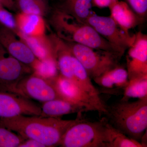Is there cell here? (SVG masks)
Instances as JSON below:
<instances>
[{
    "mask_svg": "<svg viewBox=\"0 0 147 147\" xmlns=\"http://www.w3.org/2000/svg\"><path fill=\"white\" fill-rule=\"evenodd\" d=\"M84 119L63 120L59 118L18 115L0 119V124L25 139L36 140L46 147L59 146L69 127Z\"/></svg>",
    "mask_w": 147,
    "mask_h": 147,
    "instance_id": "1",
    "label": "cell"
},
{
    "mask_svg": "<svg viewBox=\"0 0 147 147\" xmlns=\"http://www.w3.org/2000/svg\"><path fill=\"white\" fill-rule=\"evenodd\" d=\"M49 14V24L55 34L61 39L97 50L112 52L122 56L124 54L98 34L88 24L78 21L57 7L51 11Z\"/></svg>",
    "mask_w": 147,
    "mask_h": 147,
    "instance_id": "2",
    "label": "cell"
},
{
    "mask_svg": "<svg viewBox=\"0 0 147 147\" xmlns=\"http://www.w3.org/2000/svg\"><path fill=\"white\" fill-rule=\"evenodd\" d=\"M107 110L110 124L131 139L142 140L147 127V98L134 102L121 100L107 106Z\"/></svg>",
    "mask_w": 147,
    "mask_h": 147,
    "instance_id": "3",
    "label": "cell"
},
{
    "mask_svg": "<svg viewBox=\"0 0 147 147\" xmlns=\"http://www.w3.org/2000/svg\"><path fill=\"white\" fill-rule=\"evenodd\" d=\"M103 118L98 121L84 119L67 129L61 140L62 147H107L106 124Z\"/></svg>",
    "mask_w": 147,
    "mask_h": 147,
    "instance_id": "4",
    "label": "cell"
},
{
    "mask_svg": "<svg viewBox=\"0 0 147 147\" xmlns=\"http://www.w3.org/2000/svg\"><path fill=\"white\" fill-rule=\"evenodd\" d=\"M65 42L72 55L93 79L119 65V61L122 57L109 51L94 49L75 42Z\"/></svg>",
    "mask_w": 147,
    "mask_h": 147,
    "instance_id": "5",
    "label": "cell"
},
{
    "mask_svg": "<svg viewBox=\"0 0 147 147\" xmlns=\"http://www.w3.org/2000/svg\"><path fill=\"white\" fill-rule=\"evenodd\" d=\"M59 69L60 74L73 82L95 100L102 114H107V106L100 98L99 91L92 84L83 66L73 55L62 61Z\"/></svg>",
    "mask_w": 147,
    "mask_h": 147,
    "instance_id": "6",
    "label": "cell"
},
{
    "mask_svg": "<svg viewBox=\"0 0 147 147\" xmlns=\"http://www.w3.org/2000/svg\"><path fill=\"white\" fill-rule=\"evenodd\" d=\"M85 23L124 53L131 46L135 39V34L131 35L125 31L110 16H98L92 13Z\"/></svg>",
    "mask_w": 147,
    "mask_h": 147,
    "instance_id": "7",
    "label": "cell"
},
{
    "mask_svg": "<svg viewBox=\"0 0 147 147\" xmlns=\"http://www.w3.org/2000/svg\"><path fill=\"white\" fill-rule=\"evenodd\" d=\"M32 72L30 66L17 60L0 44V91L15 93L18 82Z\"/></svg>",
    "mask_w": 147,
    "mask_h": 147,
    "instance_id": "8",
    "label": "cell"
},
{
    "mask_svg": "<svg viewBox=\"0 0 147 147\" xmlns=\"http://www.w3.org/2000/svg\"><path fill=\"white\" fill-rule=\"evenodd\" d=\"M53 80L44 79L32 72L18 82L15 93L30 99L43 102L61 98L55 88Z\"/></svg>",
    "mask_w": 147,
    "mask_h": 147,
    "instance_id": "9",
    "label": "cell"
},
{
    "mask_svg": "<svg viewBox=\"0 0 147 147\" xmlns=\"http://www.w3.org/2000/svg\"><path fill=\"white\" fill-rule=\"evenodd\" d=\"M41 107L26 97L0 91V119L18 115L40 116Z\"/></svg>",
    "mask_w": 147,
    "mask_h": 147,
    "instance_id": "10",
    "label": "cell"
},
{
    "mask_svg": "<svg viewBox=\"0 0 147 147\" xmlns=\"http://www.w3.org/2000/svg\"><path fill=\"white\" fill-rule=\"evenodd\" d=\"M126 56L128 80L147 76V35L142 32L135 34V39L128 48Z\"/></svg>",
    "mask_w": 147,
    "mask_h": 147,
    "instance_id": "11",
    "label": "cell"
},
{
    "mask_svg": "<svg viewBox=\"0 0 147 147\" xmlns=\"http://www.w3.org/2000/svg\"><path fill=\"white\" fill-rule=\"evenodd\" d=\"M53 82L58 94L62 99L79 105L86 112L96 111L102 114L95 100L71 81L59 74Z\"/></svg>",
    "mask_w": 147,
    "mask_h": 147,
    "instance_id": "12",
    "label": "cell"
},
{
    "mask_svg": "<svg viewBox=\"0 0 147 147\" xmlns=\"http://www.w3.org/2000/svg\"><path fill=\"white\" fill-rule=\"evenodd\" d=\"M0 44L12 57L30 67L37 59L16 34L1 25Z\"/></svg>",
    "mask_w": 147,
    "mask_h": 147,
    "instance_id": "13",
    "label": "cell"
},
{
    "mask_svg": "<svg viewBox=\"0 0 147 147\" xmlns=\"http://www.w3.org/2000/svg\"><path fill=\"white\" fill-rule=\"evenodd\" d=\"M110 16L116 24L127 32L144 23L126 2L116 1L108 7Z\"/></svg>",
    "mask_w": 147,
    "mask_h": 147,
    "instance_id": "14",
    "label": "cell"
},
{
    "mask_svg": "<svg viewBox=\"0 0 147 147\" xmlns=\"http://www.w3.org/2000/svg\"><path fill=\"white\" fill-rule=\"evenodd\" d=\"M15 17L18 32L22 34L31 36L46 34V24L43 16L19 12Z\"/></svg>",
    "mask_w": 147,
    "mask_h": 147,
    "instance_id": "15",
    "label": "cell"
},
{
    "mask_svg": "<svg viewBox=\"0 0 147 147\" xmlns=\"http://www.w3.org/2000/svg\"><path fill=\"white\" fill-rule=\"evenodd\" d=\"M30 48L37 59H45L56 58L53 42L50 36H28L18 32L16 34Z\"/></svg>",
    "mask_w": 147,
    "mask_h": 147,
    "instance_id": "16",
    "label": "cell"
},
{
    "mask_svg": "<svg viewBox=\"0 0 147 147\" xmlns=\"http://www.w3.org/2000/svg\"><path fill=\"white\" fill-rule=\"evenodd\" d=\"M40 117L59 118L72 113L86 112L84 108L73 102L61 98L54 99L43 102Z\"/></svg>",
    "mask_w": 147,
    "mask_h": 147,
    "instance_id": "17",
    "label": "cell"
},
{
    "mask_svg": "<svg viewBox=\"0 0 147 147\" xmlns=\"http://www.w3.org/2000/svg\"><path fill=\"white\" fill-rule=\"evenodd\" d=\"M93 80L98 86L108 89H124L129 82L127 69L119 65L108 70Z\"/></svg>",
    "mask_w": 147,
    "mask_h": 147,
    "instance_id": "18",
    "label": "cell"
},
{
    "mask_svg": "<svg viewBox=\"0 0 147 147\" xmlns=\"http://www.w3.org/2000/svg\"><path fill=\"white\" fill-rule=\"evenodd\" d=\"M92 0H62L57 8L85 23L92 13Z\"/></svg>",
    "mask_w": 147,
    "mask_h": 147,
    "instance_id": "19",
    "label": "cell"
},
{
    "mask_svg": "<svg viewBox=\"0 0 147 147\" xmlns=\"http://www.w3.org/2000/svg\"><path fill=\"white\" fill-rule=\"evenodd\" d=\"M107 147H144L138 141L129 138L110 124H106Z\"/></svg>",
    "mask_w": 147,
    "mask_h": 147,
    "instance_id": "20",
    "label": "cell"
},
{
    "mask_svg": "<svg viewBox=\"0 0 147 147\" xmlns=\"http://www.w3.org/2000/svg\"><path fill=\"white\" fill-rule=\"evenodd\" d=\"M16 9L19 12L28 14H36L43 16L50 13L48 0H15Z\"/></svg>",
    "mask_w": 147,
    "mask_h": 147,
    "instance_id": "21",
    "label": "cell"
},
{
    "mask_svg": "<svg viewBox=\"0 0 147 147\" xmlns=\"http://www.w3.org/2000/svg\"><path fill=\"white\" fill-rule=\"evenodd\" d=\"M31 67L33 73L48 80H53L60 74L56 58L37 59Z\"/></svg>",
    "mask_w": 147,
    "mask_h": 147,
    "instance_id": "22",
    "label": "cell"
},
{
    "mask_svg": "<svg viewBox=\"0 0 147 147\" xmlns=\"http://www.w3.org/2000/svg\"><path fill=\"white\" fill-rule=\"evenodd\" d=\"M124 90L123 97L121 100L126 101L130 98L142 99L147 98V76L129 80Z\"/></svg>",
    "mask_w": 147,
    "mask_h": 147,
    "instance_id": "23",
    "label": "cell"
},
{
    "mask_svg": "<svg viewBox=\"0 0 147 147\" xmlns=\"http://www.w3.org/2000/svg\"><path fill=\"white\" fill-rule=\"evenodd\" d=\"M25 139L0 124V147H18Z\"/></svg>",
    "mask_w": 147,
    "mask_h": 147,
    "instance_id": "24",
    "label": "cell"
},
{
    "mask_svg": "<svg viewBox=\"0 0 147 147\" xmlns=\"http://www.w3.org/2000/svg\"><path fill=\"white\" fill-rule=\"evenodd\" d=\"M0 25L9 29L16 34L18 31L15 16L9 10L3 6L0 7Z\"/></svg>",
    "mask_w": 147,
    "mask_h": 147,
    "instance_id": "25",
    "label": "cell"
},
{
    "mask_svg": "<svg viewBox=\"0 0 147 147\" xmlns=\"http://www.w3.org/2000/svg\"><path fill=\"white\" fill-rule=\"evenodd\" d=\"M136 14L144 22L147 18V0H125Z\"/></svg>",
    "mask_w": 147,
    "mask_h": 147,
    "instance_id": "26",
    "label": "cell"
},
{
    "mask_svg": "<svg viewBox=\"0 0 147 147\" xmlns=\"http://www.w3.org/2000/svg\"><path fill=\"white\" fill-rule=\"evenodd\" d=\"M117 0H92V6L98 8L108 7L111 4Z\"/></svg>",
    "mask_w": 147,
    "mask_h": 147,
    "instance_id": "27",
    "label": "cell"
},
{
    "mask_svg": "<svg viewBox=\"0 0 147 147\" xmlns=\"http://www.w3.org/2000/svg\"><path fill=\"white\" fill-rule=\"evenodd\" d=\"M18 147H46L40 142L32 139H25Z\"/></svg>",
    "mask_w": 147,
    "mask_h": 147,
    "instance_id": "28",
    "label": "cell"
},
{
    "mask_svg": "<svg viewBox=\"0 0 147 147\" xmlns=\"http://www.w3.org/2000/svg\"><path fill=\"white\" fill-rule=\"evenodd\" d=\"M0 4L9 10L12 11L16 10L14 0H0Z\"/></svg>",
    "mask_w": 147,
    "mask_h": 147,
    "instance_id": "29",
    "label": "cell"
},
{
    "mask_svg": "<svg viewBox=\"0 0 147 147\" xmlns=\"http://www.w3.org/2000/svg\"><path fill=\"white\" fill-rule=\"evenodd\" d=\"M1 6H2L0 4V7H1Z\"/></svg>",
    "mask_w": 147,
    "mask_h": 147,
    "instance_id": "30",
    "label": "cell"
}]
</instances>
